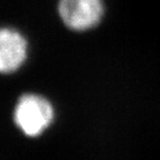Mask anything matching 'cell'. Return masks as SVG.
Returning a JSON list of instances; mask_svg holds the SVG:
<instances>
[{"instance_id": "6da1fadb", "label": "cell", "mask_w": 160, "mask_h": 160, "mask_svg": "<svg viewBox=\"0 0 160 160\" xmlns=\"http://www.w3.org/2000/svg\"><path fill=\"white\" fill-rule=\"evenodd\" d=\"M56 110L52 102L45 96L26 92L17 100L13 108V122L28 138L43 135L55 121Z\"/></svg>"}, {"instance_id": "7a4b0ae2", "label": "cell", "mask_w": 160, "mask_h": 160, "mask_svg": "<svg viewBox=\"0 0 160 160\" xmlns=\"http://www.w3.org/2000/svg\"><path fill=\"white\" fill-rule=\"evenodd\" d=\"M57 9L63 25L76 32L96 28L105 15L103 0H58Z\"/></svg>"}, {"instance_id": "3957f363", "label": "cell", "mask_w": 160, "mask_h": 160, "mask_svg": "<svg viewBox=\"0 0 160 160\" xmlns=\"http://www.w3.org/2000/svg\"><path fill=\"white\" fill-rule=\"evenodd\" d=\"M29 43L19 30L0 28V73L10 75L21 69L28 59Z\"/></svg>"}]
</instances>
